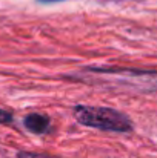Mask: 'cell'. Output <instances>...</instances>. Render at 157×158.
Wrapping results in <instances>:
<instances>
[{"label":"cell","instance_id":"cell-2","mask_svg":"<svg viewBox=\"0 0 157 158\" xmlns=\"http://www.w3.org/2000/svg\"><path fill=\"white\" fill-rule=\"evenodd\" d=\"M23 126H25L26 131H29L31 134L45 135V134L50 131L51 120H50V117L45 115V114L31 112V114L25 115V118H23Z\"/></svg>","mask_w":157,"mask_h":158},{"label":"cell","instance_id":"cell-3","mask_svg":"<svg viewBox=\"0 0 157 158\" xmlns=\"http://www.w3.org/2000/svg\"><path fill=\"white\" fill-rule=\"evenodd\" d=\"M12 121H14L12 112H9L6 109H0V124H9Z\"/></svg>","mask_w":157,"mask_h":158},{"label":"cell","instance_id":"cell-5","mask_svg":"<svg viewBox=\"0 0 157 158\" xmlns=\"http://www.w3.org/2000/svg\"><path fill=\"white\" fill-rule=\"evenodd\" d=\"M19 158H25V157H22V155H19Z\"/></svg>","mask_w":157,"mask_h":158},{"label":"cell","instance_id":"cell-4","mask_svg":"<svg viewBox=\"0 0 157 158\" xmlns=\"http://www.w3.org/2000/svg\"><path fill=\"white\" fill-rule=\"evenodd\" d=\"M40 3H54V2H62V0H37Z\"/></svg>","mask_w":157,"mask_h":158},{"label":"cell","instance_id":"cell-1","mask_svg":"<svg viewBox=\"0 0 157 158\" xmlns=\"http://www.w3.org/2000/svg\"><path fill=\"white\" fill-rule=\"evenodd\" d=\"M72 114L82 126L105 131V132L128 134L134 129L133 120L125 112L112 107L77 105L74 106Z\"/></svg>","mask_w":157,"mask_h":158}]
</instances>
